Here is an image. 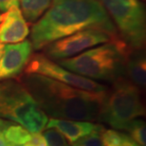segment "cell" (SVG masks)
<instances>
[{
  "mask_svg": "<svg viewBox=\"0 0 146 146\" xmlns=\"http://www.w3.org/2000/svg\"><path fill=\"white\" fill-rule=\"evenodd\" d=\"M84 30L104 31L113 42L124 44L117 36L115 25L98 0H52L31 29V45L34 49H41Z\"/></svg>",
  "mask_w": 146,
  "mask_h": 146,
  "instance_id": "6da1fadb",
  "label": "cell"
},
{
  "mask_svg": "<svg viewBox=\"0 0 146 146\" xmlns=\"http://www.w3.org/2000/svg\"><path fill=\"white\" fill-rule=\"evenodd\" d=\"M22 81L40 108L52 118L100 121L107 91H86L39 74L26 73Z\"/></svg>",
  "mask_w": 146,
  "mask_h": 146,
  "instance_id": "7a4b0ae2",
  "label": "cell"
},
{
  "mask_svg": "<svg viewBox=\"0 0 146 146\" xmlns=\"http://www.w3.org/2000/svg\"><path fill=\"white\" fill-rule=\"evenodd\" d=\"M125 48L124 44L104 43L76 56L60 60L59 65L91 80L111 81L118 77L121 71Z\"/></svg>",
  "mask_w": 146,
  "mask_h": 146,
  "instance_id": "3957f363",
  "label": "cell"
},
{
  "mask_svg": "<svg viewBox=\"0 0 146 146\" xmlns=\"http://www.w3.org/2000/svg\"><path fill=\"white\" fill-rule=\"evenodd\" d=\"M144 114L139 87L123 78H118L111 92L106 95L100 121L115 129L125 130L131 121Z\"/></svg>",
  "mask_w": 146,
  "mask_h": 146,
  "instance_id": "277c9868",
  "label": "cell"
},
{
  "mask_svg": "<svg viewBox=\"0 0 146 146\" xmlns=\"http://www.w3.org/2000/svg\"><path fill=\"white\" fill-rule=\"evenodd\" d=\"M101 3L122 41L133 49H141L146 39V19L139 0H98Z\"/></svg>",
  "mask_w": 146,
  "mask_h": 146,
  "instance_id": "5b68a950",
  "label": "cell"
},
{
  "mask_svg": "<svg viewBox=\"0 0 146 146\" xmlns=\"http://www.w3.org/2000/svg\"><path fill=\"white\" fill-rule=\"evenodd\" d=\"M38 109L39 106L23 84L11 81L0 83V118L24 126Z\"/></svg>",
  "mask_w": 146,
  "mask_h": 146,
  "instance_id": "8992f818",
  "label": "cell"
},
{
  "mask_svg": "<svg viewBox=\"0 0 146 146\" xmlns=\"http://www.w3.org/2000/svg\"><path fill=\"white\" fill-rule=\"evenodd\" d=\"M27 74H39L53 79L60 83L66 84L75 88L86 90L89 92H104L106 87L97 83L94 80L72 72L63 68L59 64L54 63L48 57L42 54H34L31 56L25 68Z\"/></svg>",
  "mask_w": 146,
  "mask_h": 146,
  "instance_id": "52a82bcc",
  "label": "cell"
},
{
  "mask_svg": "<svg viewBox=\"0 0 146 146\" xmlns=\"http://www.w3.org/2000/svg\"><path fill=\"white\" fill-rule=\"evenodd\" d=\"M107 33L98 30H84L61 38L46 46V55L54 60L68 59L100 44L111 42Z\"/></svg>",
  "mask_w": 146,
  "mask_h": 146,
  "instance_id": "ba28073f",
  "label": "cell"
},
{
  "mask_svg": "<svg viewBox=\"0 0 146 146\" xmlns=\"http://www.w3.org/2000/svg\"><path fill=\"white\" fill-rule=\"evenodd\" d=\"M31 41L8 44L0 57V81L15 78L21 74L33 53Z\"/></svg>",
  "mask_w": 146,
  "mask_h": 146,
  "instance_id": "9c48e42d",
  "label": "cell"
},
{
  "mask_svg": "<svg viewBox=\"0 0 146 146\" xmlns=\"http://www.w3.org/2000/svg\"><path fill=\"white\" fill-rule=\"evenodd\" d=\"M29 34L30 29L19 6H13L2 14L0 22V43H20L26 40Z\"/></svg>",
  "mask_w": 146,
  "mask_h": 146,
  "instance_id": "30bf717a",
  "label": "cell"
},
{
  "mask_svg": "<svg viewBox=\"0 0 146 146\" xmlns=\"http://www.w3.org/2000/svg\"><path fill=\"white\" fill-rule=\"evenodd\" d=\"M103 127V125L95 124L86 121H73V119H54L51 118L48 121L46 125V129L55 128L61 132L68 139L69 143H74L79 139L88 135V134L99 130Z\"/></svg>",
  "mask_w": 146,
  "mask_h": 146,
  "instance_id": "8fae6325",
  "label": "cell"
},
{
  "mask_svg": "<svg viewBox=\"0 0 146 146\" xmlns=\"http://www.w3.org/2000/svg\"><path fill=\"white\" fill-rule=\"evenodd\" d=\"M51 0H21L22 14L29 22H35L48 10Z\"/></svg>",
  "mask_w": 146,
  "mask_h": 146,
  "instance_id": "7c38bea8",
  "label": "cell"
},
{
  "mask_svg": "<svg viewBox=\"0 0 146 146\" xmlns=\"http://www.w3.org/2000/svg\"><path fill=\"white\" fill-rule=\"evenodd\" d=\"M127 73L137 86H145L146 61L144 56H138L130 60L127 64Z\"/></svg>",
  "mask_w": 146,
  "mask_h": 146,
  "instance_id": "4fadbf2b",
  "label": "cell"
},
{
  "mask_svg": "<svg viewBox=\"0 0 146 146\" xmlns=\"http://www.w3.org/2000/svg\"><path fill=\"white\" fill-rule=\"evenodd\" d=\"M2 132L9 144L11 145H23L30 141L31 137V133L22 125H14L11 123L3 128Z\"/></svg>",
  "mask_w": 146,
  "mask_h": 146,
  "instance_id": "5bb4252c",
  "label": "cell"
},
{
  "mask_svg": "<svg viewBox=\"0 0 146 146\" xmlns=\"http://www.w3.org/2000/svg\"><path fill=\"white\" fill-rule=\"evenodd\" d=\"M104 146H137L138 144L129 136L116 130L104 128L101 133Z\"/></svg>",
  "mask_w": 146,
  "mask_h": 146,
  "instance_id": "9a60e30c",
  "label": "cell"
},
{
  "mask_svg": "<svg viewBox=\"0 0 146 146\" xmlns=\"http://www.w3.org/2000/svg\"><path fill=\"white\" fill-rule=\"evenodd\" d=\"M125 130L128 131L129 137L139 146H145L146 145V127H145V121L142 119H136L130 122L125 128Z\"/></svg>",
  "mask_w": 146,
  "mask_h": 146,
  "instance_id": "2e32d148",
  "label": "cell"
},
{
  "mask_svg": "<svg viewBox=\"0 0 146 146\" xmlns=\"http://www.w3.org/2000/svg\"><path fill=\"white\" fill-rule=\"evenodd\" d=\"M46 146H69V143L62 133L55 128H48L43 133Z\"/></svg>",
  "mask_w": 146,
  "mask_h": 146,
  "instance_id": "e0dca14e",
  "label": "cell"
},
{
  "mask_svg": "<svg viewBox=\"0 0 146 146\" xmlns=\"http://www.w3.org/2000/svg\"><path fill=\"white\" fill-rule=\"evenodd\" d=\"M104 128V127L103 126L101 129L96 130L94 132L79 139L77 141L72 143V146H104L101 135Z\"/></svg>",
  "mask_w": 146,
  "mask_h": 146,
  "instance_id": "ac0fdd59",
  "label": "cell"
},
{
  "mask_svg": "<svg viewBox=\"0 0 146 146\" xmlns=\"http://www.w3.org/2000/svg\"><path fill=\"white\" fill-rule=\"evenodd\" d=\"M24 146H46V139L43 134L33 133L30 141L26 142Z\"/></svg>",
  "mask_w": 146,
  "mask_h": 146,
  "instance_id": "d6986e66",
  "label": "cell"
},
{
  "mask_svg": "<svg viewBox=\"0 0 146 146\" xmlns=\"http://www.w3.org/2000/svg\"><path fill=\"white\" fill-rule=\"evenodd\" d=\"M20 0H0V11H6L13 6H19Z\"/></svg>",
  "mask_w": 146,
  "mask_h": 146,
  "instance_id": "ffe728a7",
  "label": "cell"
},
{
  "mask_svg": "<svg viewBox=\"0 0 146 146\" xmlns=\"http://www.w3.org/2000/svg\"><path fill=\"white\" fill-rule=\"evenodd\" d=\"M9 142L7 141V139H5L4 134L1 130H0V146H8Z\"/></svg>",
  "mask_w": 146,
  "mask_h": 146,
  "instance_id": "44dd1931",
  "label": "cell"
},
{
  "mask_svg": "<svg viewBox=\"0 0 146 146\" xmlns=\"http://www.w3.org/2000/svg\"><path fill=\"white\" fill-rule=\"evenodd\" d=\"M9 124H11V121H6V119H2V118H0V129H3L4 127L6 126H8Z\"/></svg>",
  "mask_w": 146,
  "mask_h": 146,
  "instance_id": "7402d4cb",
  "label": "cell"
},
{
  "mask_svg": "<svg viewBox=\"0 0 146 146\" xmlns=\"http://www.w3.org/2000/svg\"><path fill=\"white\" fill-rule=\"evenodd\" d=\"M4 48H5V45L4 44H1L0 43V57H1V55L3 53V51H4Z\"/></svg>",
  "mask_w": 146,
  "mask_h": 146,
  "instance_id": "603a6c76",
  "label": "cell"
},
{
  "mask_svg": "<svg viewBox=\"0 0 146 146\" xmlns=\"http://www.w3.org/2000/svg\"><path fill=\"white\" fill-rule=\"evenodd\" d=\"M1 17H2V14L0 13V22H1Z\"/></svg>",
  "mask_w": 146,
  "mask_h": 146,
  "instance_id": "cb8c5ba5",
  "label": "cell"
},
{
  "mask_svg": "<svg viewBox=\"0 0 146 146\" xmlns=\"http://www.w3.org/2000/svg\"><path fill=\"white\" fill-rule=\"evenodd\" d=\"M8 146H17V145H8Z\"/></svg>",
  "mask_w": 146,
  "mask_h": 146,
  "instance_id": "d4e9b609",
  "label": "cell"
}]
</instances>
